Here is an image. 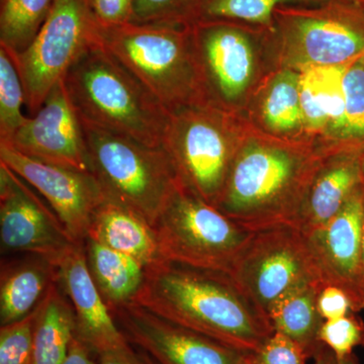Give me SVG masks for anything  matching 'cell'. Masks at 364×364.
Instances as JSON below:
<instances>
[{"label":"cell","instance_id":"8","mask_svg":"<svg viewBox=\"0 0 364 364\" xmlns=\"http://www.w3.org/2000/svg\"><path fill=\"white\" fill-rule=\"evenodd\" d=\"M100 31L90 0H54L32 45L13 56L25 86L26 107L31 116L76 60L100 44Z\"/></svg>","mask_w":364,"mask_h":364},{"label":"cell","instance_id":"38","mask_svg":"<svg viewBox=\"0 0 364 364\" xmlns=\"http://www.w3.org/2000/svg\"><path fill=\"white\" fill-rule=\"evenodd\" d=\"M315 364H359L358 359L355 354L352 353L350 355L339 358L334 352L330 350L328 347L323 345L315 355H314Z\"/></svg>","mask_w":364,"mask_h":364},{"label":"cell","instance_id":"34","mask_svg":"<svg viewBox=\"0 0 364 364\" xmlns=\"http://www.w3.org/2000/svg\"><path fill=\"white\" fill-rule=\"evenodd\" d=\"M317 306L324 321L338 318L354 313L350 299L339 287L322 286L318 289Z\"/></svg>","mask_w":364,"mask_h":364},{"label":"cell","instance_id":"21","mask_svg":"<svg viewBox=\"0 0 364 364\" xmlns=\"http://www.w3.org/2000/svg\"><path fill=\"white\" fill-rule=\"evenodd\" d=\"M83 247L91 277L112 315L136 304L145 286L148 268L135 258L90 237Z\"/></svg>","mask_w":364,"mask_h":364},{"label":"cell","instance_id":"4","mask_svg":"<svg viewBox=\"0 0 364 364\" xmlns=\"http://www.w3.org/2000/svg\"><path fill=\"white\" fill-rule=\"evenodd\" d=\"M100 45L169 112L200 98L191 26L128 21L102 28Z\"/></svg>","mask_w":364,"mask_h":364},{"label":"cell","instance_id":"31","mask_svg":"<svg viewBox=\"0 0 364 364\" xmlns=\"http://www.w3.org/2000/svg\"><path fill=\"white\" fill-rule=\"evenodd\" d=\"M318 340L339 358L350 355L354 349L364 346V322L356 313L324 321Z\"/></svg>","mask_w":364,"mask_h":364},{"label":"cell","instance_id":"16","mask_svg":"<svg viewBox=\"0 0 364 364\" xmlns=\"http://www.w3.org/2000/svg\"><path fill=\"white\" fill-rule=\"evenodd\" d=\"M241 21L200 20L191 25L198 75L221 102H236L247 90L254 70L250 35Z\"/></svg>","mask_w":364,"mask_h":364},{"label":"cell","instance_id":"5","mask_svg":"<svg viewBox=\"0 0 364 364\" xmlns=\"http://www.w3.org/2000/svg\"><path fill=\"white\" fill-rule=\"evenodd\" d=\"M81 124L90 172L105 198L130 208L154 227L181 186L166 151L162 146L151 147L92 124Z\"/></svg>","mask_w":364,"mask_h":364},{"label":"cell","instance_id":"26","mask_svg":"<svg viewBox=\"0 0 364 364\" xmlns=\"http://www.w3.org/2000/svg\"><path fill=\"white\" fill-rule=\"evenodd\" d=\"M262 114L268 128L279 133L296 130L304 123L298 72L287 69L273 79Z\"/></svg>","mask_w":364,"mask_h":364},{"label":"cell","instance_id":"11","mask_svg":"<svg viewBox=\"0 0 364 364\" xmlns=\"http://www.w3.org/2000/svg\"><path fill=\"white\" fill-rule=\"evenodd\" d=\"M77 245L44 198L0 162L1 253L39 255L59 264Z\"/></svg>","mask_w":364,"mask_h":364},{"label":"cell","instance_id":"19","mask_svg":"<svg viewBox=\"0 0 364 364\" xmlns=\"http://www.w3.org/2000/svg\"><path fill=\"white\" fill-rule=\"evenodd\" d=\"M59 280V264L39 255L2 259L0 268V326L32 314Z\"/></svg>","mask_w":364,"mask_h":364},{"label":"cell","instance_id":"20","mask_svg":"<svg viewBox=\"0 0 364 364\" xmlns=\"http://www.w3.org/2000/svg\"><path fill=\"white\" fill-rule=\"evenodd\" d=\"M88 237L135 258L147 268L164 262L154 227L134 210L111 198H105L95 210Z\"/></svg>","mask_w":364,"mask_h":364},{"label":"cell","instance_id":"41","mask_svg":"<svg viewBox=\"0 0 364 364\" xmlns=\"http://www.w3.org/2000/svg\"><path fill=\"white\" fill-rule=\"evenodd\" d=\"M363 186H364V154H363Z\"/></svg>","mask_w":364,"mask_h":364},{"label":"cell","instance_id":"17","mask_svg":"<svg viewBox=\"0 0 364 364\" xmlns=\"http://www.w3.org/2000/svg\"><path fill=\"white\" fill-rule=\"evenodd\" d=\"M58 282L73 308L76 336L97 356L128 342L91 277L83 245L75 246L59 263Z\"/></svg>","mask_w":364,"mask_h":364},{"label":"cell","instance_id":"24","mask_svg":"<svg viewBox=\"0 0 364 364\" xmlns=\"http://www.w3.org/2000/svg\"><path fill=\"white\" fill-rule=\"evenodd\" d=\"M0 46L13 56L25 52L37 37L54 0H0Z\"/></svg>","mask_w":364,"mask_h":364},{"label":"cell","instance_id":"28","mask_svg":"<svg viewBox=\"0 0 364 364\" xmlns=\"http://www.w3.org/2000/svg\"><path fill=\"white\" fill-rule=\"evenodd\" d=\"M345 124L341 140L364 152V58L347 68L344 77Z\"/></svg>","mask_w":364,"mask_h":364},{"label":"cell","instance_id":"43","mask_svg":"<svg viewBox=\"0 0 364 364\" xmlns=\"http://www.w3.org/2000/svg\"><path fill=\"white\" fill-rule=\"evenodd\" d=\"M361 1H363V2H364V0H361Z\"/></svg>","mask_w":364,"mask_h":364},{"label":"cell","instance_id":"6","mask_svg":"<svg viewBox=\"0 0 364 364\" xmlns=\"http://www.w3.org/2000/svg\"><path fill=\"white\" fill-rule=\"evenodd\" d=\"M154 230L165 262L229 274L255 234L181 183Z\"/></svg>","mask_w":364,"mask_h":364},{"label":"cell","instance_id":"29","mask_svg":"<svg viewBox=\"0 0 364 364\" xmlns=\"http://www.w3.org/2000/svg\"><path fill=\"white\" fill-rule=\"evenodd\" d=\"M205 0H133L131 21L138 23L191 26Z\"/></svg>","mask_w":364,"mask_h":364},{"label":"cell","instance_id":"15","mask_svg":"<svg viewBox=\"0 0 364 364\" xmlns=\"http://www.w3.org/2000/svg\"><path fill=\"white\" fill-rule=\"evenodd\" d=\"M0 143L9 144L33 159L90 172L82 124L63 79L48 93L42 107L28 117L11 141Z\"/></svg>","mask_w":364,"mask_h":364},{"label":"cell","instance_id":"1","mask_svg":"<svg viewBox=\"0 0 364 364\" xmlns=\"http://www.w3.org/2000/svg\"><path fill=\"white\" fill-rule=\"evenodd\" d=\"M136 304L248 355L274 333L267 314L229 273L164 261L148 268Z\"/></svg>","mask_w":364,"mask_h":364},{"label":"cell","instance_id":"35","mask_svg":"<svg viewBox=\"0 0 364 364\" xmlns=\"http://www.w3.org/2000/svg\"><path fill=\"white\" fill-rule=\"evenodd\" d=\"M133 0H90L91 7L102 28L131 21Z\"/></svg>","mask_w":364,"mask_h":364},{"label":"cell","instance_id":"23","mask_svg":"<svg viewBox=\"0 0 364 364\" xmlns=\"http://www.w3.org/2000/svg\"><path fill=\"white\" fill-rule=\"evenodd\" d=\"M322 284H309L279 299L268 313L273 331L299 345L308 358L323 346L318 333L324 323L318 311L317 298Z\"/></svg>","mask_w":364,"mask_h":364},{"label":"cell","instance_id":"18","mask_svg":"<svg viewBox=\"0 0 364 364\" xmlns=\"http://www.w3.org/2000/svg\"><path fill=\"white\" fill-rule=\"evenodd\" d=\"M364 152H346L313 174L296 228L304 234L335 217L363 182Z\"/></svg>","mask_w":364,"mask_h":364},{"label":"cell","instance_id":"9","mask_svg":"<svg viewBox=\"0 0 364 364\" xmlns=\"http://www.w3.org/2000/svg\"><path fill=\"white\" fill-rule=\"evenodd\" d=\"M230 274L267 316L294 289L322 284L305 235L291 225L255 232Z\"/></svg>","mask_w":364,"mask_h":364},{"label":"cell","instance_id":"37","mask_svg":"<svg viewBox=\"0 0 364 364\" xmlns=\"http://www.w3.org/2000/svg\"><path fill=\"white\" fill-rule=\"evenodd\" d=\"M62 364H98V356L75 334L72 339L65 360Z\"/></svg>","mask_w":364,"mask_h":364},{"label":"cell","instance_id":"7","mask_svg":"<svg viewBox=\"0 0 364 364\" xmlns=\"http://www.w3.org/2000/svg\"><path fill=\"white\" fill-rule=\"evenodd\" d=\"M272 32L289 65H350L364 58V2L326 0L275 11Z\"/></svg>","mask_w":364,"mask_h":364},{"label":"cell","instance_id":"40","mask_svg":"<svg viewBox=\"0 0 364 364\" xmlns=\"http://www.w3.org/2000/svg\"><path fill=\"white\" fill-rule=\"evenodd\" d=\"M245 364H253L252 361H251L250 356H248L247 361H246Z\"/></svg>","mask_w":364,"mask_h":364},{"label":"cell","instance_id":"25","mask_svg":"<svg viewBox=\"0 0 364 364\" xmlns=\"http://www.w3.org/2000/svg\"><path fill=\"white\" fill-rule=\"evenodd\" d=\"M326 0H205L198 21H241L272 31L275 11L284 6H310Z\"/></svg>","mask_w":364,"mask_h":364},{"label":"cell","instance_id":"27","mask_svg":"<svg viewBox=\"0 0 364 364\" xmlns=\"http://www.w3.org/2000/svg\"><path fill=\"white\" fill-rule=\"evenodd\" d=\"M26 91L16 60L0 46V142H9L28 117L23 112Z\"/></svg>","mask_w":364,"mask_h":364},{"label":"cell","instance_id":"32","mask_svg":"<svg viewBox=\"0 0 364 364\" xmlns=\"http://www.w3.org/2000/svg\"><path fill=\"white\" fill-rule=\"evenodd\" d=\"M299 73V97L304 123L311 129L329 127L327 100L318 66L301 69Z\"/></svg>","mask_w":364,"mask_h":364},{"label":"cell","instance_id":"33","mask_svg":"<svg viewBox=\"0 0 364 364\" xmlns=\"http://www.w3.org/2000/svg\"><path fill=\"white\" fill-rule=\"evenodd\" d=\"M249 356L253 364H306L308 359L298 344L275 332L259 350Z\"/></svg>","mask_w":364,"mask_h":364},{"label":"cell","instance_id":"42","mask_svg":"<svg viewBox=\"0 0 364 364\" xmlns=\"http://www.w3.org/2000/svg\"><path fill=\"white\" fill-rule=\"evenodd\" d=\"M152 361H153V360H152ZM153 363H154V361H153ZM154 364H156V363H154Z\"/></svg>","mask_w":364,"mask_h":364},{"label":"cell","instance_id":"3","mask_svg":"<svg viewBox=\"0 0 364 364\" xmlns=\"http://www.w3.org/2000/svg\"><path fill=\"white\" fill-rule=\"evenodd\" d=\"M312 176L291 151L250 144L237 151L215 208L253 232L296 227Z\"/></svg>","mask_w":364,"mask_h":364},{"label":"cell","instance_id":"13","mask_svg":"<svg viewBox=\"0 0 364 364\" xmlns=\"http://www.w3.org/2000/svg\"><path fill=\"white\" fill-rule=\"evenodd\" d=\"M363 223V182L338 214L304 234L323 286L342 289L350 299L354 313L364 310Z\"/></svg>","mask_w":364,"mask_h":364},{"label":"cell","instance_id":"14","mask_svg":"<svg viewBox=\"0 0 364 364\" xmlns=\"http://www.w3.org/2000/svg\"><path fill=\"white\" fill-rule=\"evenodd\" d=\"M119 330L156 364H245L248 354L134 304L114 315Z\"/></svg>","mask_w":364,"mask_h":364},{"label":"cell","instance_id":"39","mask_svg":"<svg viewBox=\"0 0 364 364\" xmlns=\"http://www.w3.org/2000/svg\"><path fill=\"white\" fill-rule=\"evenodd\" d=\"M363 261H364V223L363 228Z\"/></svg>","mask_w":364,"mask_h":364},{"label":"cell","instance_id":"12","mask_svg":"<svg viewBox=\"0 0 364 364\" xmlns=\"http://www.w3.org/2000/svg\"><path fill=\"white\" fill-rule=\"evenodd\" d=\"M0 162L13 169L44 198L76 244H85L93 215L105 198L90 172L33 159L6 143H0Z\"/></svg>","mask_w":364,"mask_h":364},{"label":"cell","instance_id":"30","mask_svg":"<svg viewBox=\"0 0 364 364\" xmlns=\"http://www.w3.org/2000/svg\"><path fill=\"white\" fill-rule=\"evenodd\" d=\"M37 309L26 318L0 327V364L31 363Z\"/></svg>","mask_w":364,"mask_h":364},{"label":"cell","instance_id":"2","mask_svg":"<svg viewBox=\"0 0 364 364\" xmlns=\"http://www.w3.org/2000/svg\"><path fill=\"white\" fill-rule=\"evenodd\" d=\"M63 81L82 123L162 146L170 112L102 45L81 55Z\"/></svg>","mask_w":364,"mask_h":364},{"label":"cell","instance_id":"36","mask_svg":"<svg viewBox=\"0 0 364 364\" xmlns=\"http://www.w3.org/2000/svg\"><path fill=\"white\" fill-rule=\"evenodd\" d=\"M98 364H154L149 356L130 342L98 354Z\"/></svg>","mask_w":364,"mask_h":364},{"label":"cell","instance_id":"22","mask_svg":"<svg viewBox=\"0 0 364 364\" xmlns=\"http://www.w3.org/2000/svg\"><path fill=\"white\" fill-rule=\"evenodd\" d=\"M76 334L75 316L59 282L37 309L30 364H62Z\"/></svg>","mask_w":364,"mask_h":364},{"label":"cell","instance_id":"10","mask_svg":"<svg viewBox=\"0 0 364 364\" xmlns=\"http://www.w3.org/2000/svg\"><path fill=\"white\" fill-rule=\"evenodd\" d=\"M162 147L182 186L215 207L237 153L221 119L193 105L171 112Z\"/></svg>","mask_w":364,"mask_h":364}]
</instances>
